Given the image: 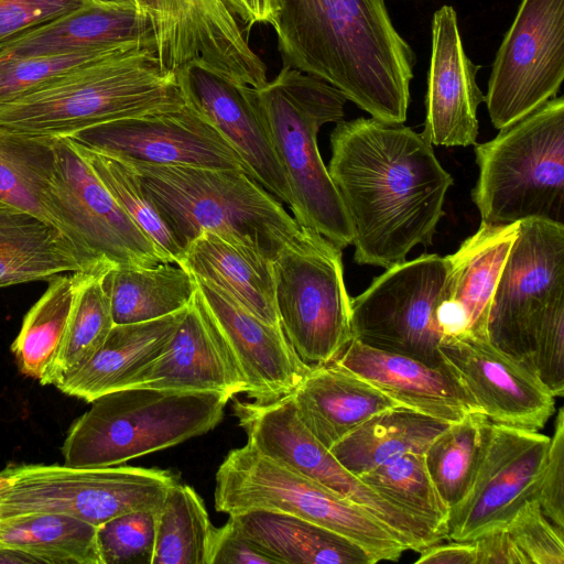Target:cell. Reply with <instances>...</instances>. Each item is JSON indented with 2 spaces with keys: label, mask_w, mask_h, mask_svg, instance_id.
I'll list each match as a JSON object with an SVG mask.
<instances>
[{
  "label": "cell",
  "mask_w": 564,
  "mask_h": 564,
  "mask_svg": "<svg viewBox=\"0 0 564 564\" xmlns=\"http://www.w3.org/2000/svg\"><path fill=\"white\" fill-rule=\"evenodd\" d=\"M327 167L352 229L358 264L390 268L432 243L453 177L410 127L372 117L341 120Z\"/></svg>",
  "instance_id": "6da1fadb"
},
{
  "label": "cell",
  "mask_w": 564,
  "mask_h": 564,
  "mask_svg": "<svg viewBox=\"0 0 564 564\" xmlns=\"http://www.w3.org/2000/svg\"><path fill=\"white\" fill-rule=\"evenodd\" d=\"M282 65L325 80L370 117L403 123L416 55L384 0H280Z\"/></svg>",
  "instance_id": "7a4b0ae2"
},
{
  "label": "cell",
  "mask_w": 564,
  "mask_h": 564,
  "mask_svg": "<svg viewBox=\"0 0 564 564\" xmlns=\"http://www.w3.org/2000/svg\"><path fill=\"white\" fill-rule=\"evenodd\" d=\"M186 104L176 74L160 69L153 48L78 67L0 104V131L66 138L123 118L177 110Z\"/></svg>",
  "instance_id": "3957f363"
},
{
  "label": "cell",
  "mask_w": 564,
  "mask_h": 564,
  "mask_svg": "<svg viewBox=\"0 0 564 564\" xmlns=\"http://www.w3.org/2000/svg\"><path fill=\"white\" fill-rule=\"evenodd\" d=\"M124 163L182 250L210 231L273 261L300 228L282 203L242 171Z\"/></svg>",
  "instance_id": "277c9868"
},
{
  "label": "cell",
  "mask_w": 564,
  "mask_h": 564,
  "mask_svg": "<svg viewBox=\"0 0 564 564\" xmlns=\"http://www.w3.org/2000/svg\"><path fill=\"white\" fill-rule=\"evenodd\" d=\"M252 98L284 170L294 200L293 218L341 249L352 245V229L340 196L321 156L317 134L345 117V95L288 65Z\"/></svg>",
  "instance_id": "5b68a950"
},
{
  "label": "cell",
  "mask_w": 564,
  "mask_h": 564,
  "mask_svg": "<svg viewBox=\"0 0 564 564\" xmlns=\"http://www.w3.org/2000/svg\"><path fill=\"white\" fill-rule=\"evenodd\" d=\"M220 391L132 387L106 393L70 425L62 454L72 467L121 465L206 434L223 420Z\"/></svg>",
  "instance_id": "8992f818"
},
{
  "label": "cell",
  "mask_w": 564,
  "mask_h": 564,
  "mask_svg": "<svg viewBox=\"0 0 564 564\" xmlns=\"http://www.w3.org/2000/svg\"><path fill=\"white\" fill-rule=\"evenodd\" d=\"M479 176L471 192L481 223L525 219L564 224V98L554 97L475 145Z\"/></svg>",
  "instance_id": "52a82bcc"
},
{
  "label": "cell",
  "mask_w": 564,
  "mask_h": 564,
  "mask_svg": "<svg viewBox=\"0 0 564 564\" xmlns=\"http://www.w3.org/2000/svg\"><path fill=\"white\" fill-rule=\"evenodd\" d=\"M214 502L218 512L228 516L265 509L312 521L357 543L377 562L397 561L408 551L371 513L249 443L231 449L218 467Z\"/></svg>",
  "instance_id": "ba28073f"
},
{
  "label": "cell",
  "mask_w": 564,
  "mask_h": 564,
  "mask_svg": "<svg viewBox=\"0 0 564 564\" xmlns=\"http://www.w3.org/2000/svg\"><path fill=\"white\" fill-rule=\"evenodd\" d=\"M272 267L276 312L288 341L310 367L333 362L352 340L343 249L300 226Z\"/></svg>",
  "instance_id": "9c48e42d"
},
{
  "label": "cell",
  "mask_w": 564,
  "mask_h": 564,
  "mask_svg": "<svg viewBox=\"0 0 564 564\" xmlns=\"http://www.w3.org/2000/svg\"><path fill=\"white\" fill-rule=\"evenodd\" d=\"M177 480L158 468L8 464L0 470V513H58L98 527L123 513L159 511Z\"/></svg>",
  "instance_id": "30bf717a"
},
{
  "label": "cell",
  "mask_w": 564,
  "mask_h": 564,
  "mask_svg": "<svg viewBox=\"0 0 564 564\" xmlns=\"http://www.w3.org/2000/svg\"><path fill=\"white\" fill-rule=\"evenodd\" d=\"M447 276V258L435 253L388 268L351 299L352 339L446 367L440 352L444 336L437 313Z\"/></svg>",
  "instance_id": "8fae6325"
},
{
  "label": "cell",
  "mask_w": 564,
  "mask_h": 564,
  "mask_svg": "<svg viewBox=\"0 0 564 564\" xmlns=\"http://www.w3.org/2000/svg\"><path fill=\"white\" fill-rule=\"evenodd\" d=\"M564 79V0H521L496 53L485 102L501 130L556 97Z\"/></svg>",
  "instance_id": "7c38bea8"
},
{
  "label": "cell",
  "mask_w": 564,
  "mask_h": 564,
  "mask_svg": "<svg viewBox=\"0 0 564 564\" xmlns=\"http://www.w3.org/2000/svg\"><path fill=\"white\" fill-rule=\"evenodd\" d=\"M560 300H564V224L519 221L491 302L489 341L530 369L533 332Z\"/></svg>",
  "instance_id": "4fadbf2b"
},
{
  "label": "cell",
  "mask_w": 564,
  "mask_h": 564,
  "mask_svg": "<svg viewBox=\"0 0 564 564\" xmlns=\"http://www.w3.org/2000/svg\"><path fill=\"white\" fill-rule=\"evenodd\" d=\"M148 11L162 72L196 65L256 89L269 80L265 64L224 0H149Z\"/></svg>",
  "instance_id": "5bb4252c"
},
{
  "label": "cell",
  "mask_w": 564,
  "mask_h": 564,
  "mask_svg": "<svg viewBox=\"0 0 564 564\" xmlns=\"http://www.w3.org/2000/svg\"><path fill=\"white\" fill-rule=\"evenodd\" d=\"M66 138L123 162L235 170L250 175L234 148L188 102L177 110L96 124Z\"/></svg>",
  "instance_id": "9a60e30c"
},
{
  "label": "cell",
  "mask_w": 564,
  "mask_h": 564,
  "mask_svg": "<svg viewBox=\"0 0 564 564\" xmlns=\"http://www.w3.org/2000/svg\"><path fill=\"white\" fill-rule=\"evenodd\" d=\"M54 192L83 247L105 268L171 263L140 230L69 138H55Z\"/></svg>",
  "instance_id": "2e32d148"
},
{
  "label": "cell",
  "mask_w": 564,
  "mask_h": 564,
  "mask_svg": "<svg viewBox=\"0 0 564 564\" xmlns=\"http://www.w3.org/2000/svg\"><path fill=\"white\" fill-rule=\"evenodd\" d=\"M549 445L539 431L491 423L473 486L448 512L447 540L470 541L507 524L535 498Z\"/></svg>",
  "instance_id": "e0dca14e"
},
{
  "label": "cell",
  "mask_w": 564,
  "mask_h": 564,
  "mask_svg": "<svg viewBox=\"0 0 564 564\" xmlns=\"http://www.w3.org/2000/svg\"><path fill=\"white\" fill-rule=\"evenodd\" d=\"M440 352L491 423L540 431L553 415L555 397L532 370L497 349L489 339L445 340Z\"/></svg>",
  "instance_id": "ac0fdd59"
},
{
  "label": "cell",
  "mask_w": 564,
  "mask_h": 564,
  "mask_svg": "<svg viewBox=\"0 0 564 564\" xmlns=\"http://www.w3.org/2000/svg\"><path fill=\"white\" fill-rule=\"evenodd\" d=\"M196 281L200 304L234 358L248 397L271 401L292 393L310 366L297 357L282 327L258 318L217 286Z\"/></svg>",
  "instance_id": "d6986e66"
},
{
  "label": "cell",
  "mask_w": 564,
  "mask_h": 564,
  "mask_svg": "<svg viewBox=\"0 0 564 564\" xmlns=\"http://www.w3.org/2000/svg\"><path fill=\"white\" fill-rule=\"evenodd\" d=\"M176 78L185 101L227 140L251 177L293 210L288 177L254 105L252 88L225 80L196 65L184 67Z\"/></svg>",
  "instance_id": "ffe728a7"
},
{
  "label": "cell",
  "mask_w": 564,
  "mask_h": 564,
  "mask_svg": "<svg viewBox=\"0 0 564 564\" xmlns=\"http://www.w3.org/2000/svg\"><path fill=\"white\" fill-rule=\"evenodd\" d=\"M480 66L467 55L452 6L432 18V48L422 135L432 145L468 147L478 137L477 111L485 95L477 84Z\"/></svg>",
  "instance_id": "44dd1931"
},
{
  "label": "cell",
  "mask_w": 564,
  "mask_h": 564,
  "mask_svg": "<svg viewBox=\"0 0 564 564\" xmlns=\"http://www.w3.org/2000/svg\"><path fill=\"white\" fill-rule=\"evenodd\" d=\"M519 223L495 226L481 223L457 251L446 256L448 276L445 297L438 307L444 340L488 338V318L497 283Z\"/></svg>",
  "instance_id": "7402d4cb"
},
{
  "label": "cell",
  "mask_w": 564,
  "mask_h": 564,
  "mask_svg": "<svg viewBox=\"0 0 564 564\" xmlns=\"http://www.w3.org/2000/svg\"><path fill=\"white\" fill-rule=\"evenodd\" d=\"M334 362L361 377L401 406L434 419L452 424L469 413L479 412L447 367H433L356 339Z\"/></svg>",
  "instance_id": "603a6c76"
},
{
  "label": "cell",
  "mask_w": 564,
  "mask_h": 564,
  "mask_svg": "<svg viewBox=\"0 0 564 564\" xmlns=\"http://www.w3.org/2000/svg\"><path fill=\"white\" fill-rule=\"evenodd\" d=\"M111 46L155 50L145 6L129 0H85L80 7L9 41L0 48V59Z\"/></svg>",
  "instance_id": "cb8c5ba5"
},
{
  "label": "cell",
  "mask_w": 564,
  "mask_h": 564,
  "mask_svg": "<svg viewBox=\"0 0 564 564\" xmlns=\"http://www.w3.org/2000/svg\"><path fill=\"white\" fill-rule=\"evenodd\" d=\"M132 387L220 391L232 398L246 393L242 376L207 317L197 291L164 352L127 388Z\"/></svg>",
  "instance_id": "d4e9b609"
},
{
  "label": "cell",
  "mask_w": 564,
  "mask_h": 564,
  "mask_svg": "<svg viewBox=\"0 0 564 564\" xmlns=\"http://www.w3.org/2000/svg\"><path fill=\"white\" fill-rule=\"evenodd\" d=\"M291 394L302 423L328 449L375 414L401 406L334 361L310 367Z\"/></svg>",
  "instance_id": "484cf974"
},
{
  "label": "cell",
  "mask_w": 564,
  "mask_h": 564,
  "mask_svg": "<svg viewBox=\"0 0 564 564\" xmlns=\"http://www.w3.org/2000/svg\"><path fill=\"white\" fill-rule=\"evenodd\" d=\"M107 271L58 228L0 202V288L48 281L67 272Z\"/></svg>",
  "instance_id": "4316f807"
},
{
  "label": "cell",
  "mask_w": 564,
  "mask_h": 564,
  "mask_svg": "<svg viewBox=\"0 0 564 564\" xmlns=\"http://www.w3.org/2000/svg\"><path fill=\"white\" fill-rule=\"evenodd\" d=\"M187 307L153 321L113 325L91 359L55 387L64 394L89 403L127 388L141 370L164 352Z\"/></svg>",
  "instance_id": "83f0119b"
},
{
  "label": "cell",
  "mask_w": 564,
  "mask_h": 564,
  "mask_svg": "<svg viewBox=\"0 0 564 564\" xmlns=\"http://www.w3.org/2000/svg\"><path fill=\"white\" fill-rule=\"evenodd\" d=\"M271 260L254 249L205 231L183 250L180 267L217 286L263 322L281 326Z\"/></svg>",
  "instance_id": "f1b7e54d"
},
{
  "label": "cell",
  "mask_w": 564,
  "mask_h": 564,
  "mask_svg": "<svg viewBox=\"0 0 564 564\" xmlns=\"http://www.w3.org/2000/svg\"><path fill=\"white\" fill-rule=\"evenodd\" d=\"M240 532L275 564H373L351 540L312 521L265 509L231 514Z\"/></svg>",
  "instance_id": "f546056e"
},
{
  "label": "cell",
  "mask_w": 564,
  "mask_h": 564,
  "mask_svg": "<svg viewBox=\"0 0 564 564\" xmlns=\"http://www.w3.org/2000/svg\"><path fill=\"white\" fill-rule=\"evenodd\" d=\"M54 139L0 131V202L58 228L80 251L104 268L82 246L55 195Z\"/></svg>",
  "instance_id": "4dcf8cb0"
},
{
  "label": "cell",
  "mask_w": 564,
  "mask_h": 564,
  "mask_svg": "<svg viewBox=\"0 0 564 564\" xmlns=\"http://www.w3.org/2000/svg\"><path fill=\"white\" fill-rule=\"evenodd\" d=\"M451 423L397 406L381 411L334 444L329 452L357 477L408 453L425 454Z\"/></svg>",
  "instance_id": "1f68e13d"
},
{
  "label": "cell",
  "mask_w": 564,
  "mask_h": 564,
  "mask_svg": "<svg viewBox=\"0 0 564 564\" xmlns=\"http://www.w3.org/2000/svg\"><path fill=\"white\" fill-rule=\"evenodd\" d=\"M115 325L158 319L186 308L197 291L184 268L160 263L152 268H111L101 274Z\"/></svg>",
  "instance_id": "d6a6232c"
},
{
  "label": "cell",
  "mask_w": 564,
  "mask_h": 564,
  "mask_svg": "<svg viewBox=\"0 0 564 564\" xmlns=\"http://www.w3.org/2000/svg\"><path fill=\"white\" fill-rule=\"evenodd\" d=\"M87 273L67 272L48 280L46 291L24 315L11 345L20 371L41 384H46Z\"/></svg>",
  "instance_id": "836d02e7"
},
{
  "label": "cell",
  "mask_w": 564,
  "mask_h": 564,
  "mask_svg": "<svg viewBox=\"0 0 564 564\" xmlns=\"http://www.w3.org/2000/svg\"><path fill=\"white\" fill-rule=\"evenodd\" d=\"M0 546L31 554L43 564H101L97 527L58 513H23L0 520Z\"/></svg>",
  "instance_id": "e575fe53"
},
{
  "label": "cell",
  "mask_w": 564,
  "mask_h": 564,
  "mask_svg": "<svg viewBox=\"0 0 564 564\" xmlns=\"http://www.w3.org/2000/svg\"><path fill=\"white\" fill-rule=\"evenodd\" d=\"M491 422L474 412L452 423L424 454L429 474L448 510L470 490L489 437Z\"/></svg>",
  "instance_id": "d590c367"
},
{
  "label": "cell",
  "mask_w": 564,
  "mask_h": 564,
  "mask_svg": "<svg viewBox=\"0 0 564 564\" xmlns=\"http://www.w3.org/2000/svg\"><path fill=\"white\" fill-rule=\"evenodd\" d=\"M214 529L198 494L175 481L158 511L152 564H207Z\"/></svg>",
  "instance_id": "8d00e7d4"
},
{
  "label": "cell",
  "mask_w": 564,
  "mask_h": 564,
  "mask_svg": "<svg viewBox=\"0 0 564 564\" xmlns=\"http://www.w3.org/2000/svg\"><path fill=\"white\" fill-rule=\"evenodd\" d=\"M102 273L86 274L46 384L56 386L86 365L115 325L110 300L101 282Z\"/></svg>",
  "instance_id": "74e56055"
},
{
  "label": "cell",
  "mask_w": 564,
  "mask_h": 564,
  "mask_svg": "<svg viewBox=\"0 0 564 564\" xmlns=\"http://www.w3.org/2000/svg\"><path fill=\"white\" fill-rule=\"evenodd\" d=\"M75 144L127 215L171 263L178 265L183 250L173 239L155 205L143 189L135 171L118 159L95 152L76 142Z\"/></svg>",
  "instance_id": "f35d334b"
},
{
  "label": "cell",
  "mask_w": 564,
  "mask_h": 564,
  "mask_svg": "<svg viewBox=\"0 0 564 564\" xmlns=\"http://www.w3.org/2000/svg\"><path fill=\"white\" fill-rule=\"evenodd\" d=\"M359 478L384 498L432 522L446 533L449 510L429 474L424 454L408 453L362 474Z\"/></svg>",
  "instance_id": "ab89813d"
},
{
  "label": "cell",
  "mask_w": 564,
  "mask_h": 564,
  "mask_svg": "<svg viewBox=\"0 0 564 564\" xmlns=\"http://www.w3.org/2000/svg\"><path fill=\"white\" fill-rule=\"evenodd\" d=\"M140 48L152 47H97L58 54L0 59V104L25 95L78 67Z\"/></svg>",
  "instance_id": "60d3db41"
},
{
  "label": "cell",
  "mask_w": 564,
  "mask_h": 564,
  "mask_svg": "<svg viewBox=\"0 0 564 564\" xmlns=\"http://www.w3.org/2000/svg\"><path fill=\"white\" fill-rule=\"evenodd\" d=\"M158 511L138 510L97 527L101 564H152Z\"/></svg>",
  "instance_id": "b9f144b4"
},
{
  "label": "cell",
  "mask_w": 564,
  "mask_h": 564,
  "mask_svg": "<svg viewBox=\"0 0 564 564\" xmlns=\"http://www.w3.org/2000/svg\"><path fill=\"white\" fill-rule=\"evenodd\" d=\"M506 525L525 564L564 563V531L544 516L536 498L525 501Z\"/></svg>",
  "instance_id": "7bdbcfd3"
},
{
  "label": "cell",
  "mask_w": 564,
  "mask_h": 564,
  "mask_svg": "<svg viewBox=\"0 0 564 564\" xmlns=\"http://www.w3.org/2000/svg\"><path fill=\"white\" fill-rule=\"evenodd\" d=\"M529 366L554 397H563L564 300L551 305L534 329Z\"/></svg>",
  "instance_id": "ee69618b"
},
{
  "label": "cell",
  "mask_w": 564,
  "mask_h": 564,
  "mask_svg": "<svg viewBox=\"0 0 564 564\" xmlns=\"http://www.w3.org/2000/svg\"><path fill=\"white\" fill-rule=\"evenodd\" d=\"M544 516L564 531V409L561 406L555 419L553 436L546 462L540 478L536 496Z\"/></svg>",
  "instance_id": "f6af8a7d"
},
{
  "label": "cell",
  "mask_w": 564,
  "mask_h": 564,
  "mask_svg": "<svg viewBox=\"0 0 564 564\" xmlns=\"http://www.w3.org/2000/svg\"><path fill=\"white\" fill-rule=\"evenodd\" d=\"M85 0H0V48L9 41L78 7Z\"/></svg>",
  "instance_id": "bcb514c9"
},
{
  "label": "cell",
  "mask_w": 564,
  "mask_h": 564,
  "mask_svg": "<svg viewBox=\"0 0 564 564\" xmlns=\"http://www.w3.org/2000/svg\"><path fill=\"white\" fill-rule=\"evenodd\" d=\"M207 564H275V562L256 549L229 518L226 524L214 529Z\"/></svg>",
  "instance_id": "7dc6e473"
},
{
  "label": "cell",
  "mask_w": 564,
  "mask_h": 564,
  "mask_svg": "<svg viewBox=\"0 0 564 564\" xmlns=\"http://www.w3.org/2000/svg\"><path fill=\"white\" fill-rule=\"evenodd\" d=\"M470 541L475 546L476 564H525L506 524L492 528Z\"/></svg>",
  "instance_id": "c3c4849f"
},
{
  "label": "cell",
  "mask_w": 564,
  "mask_h": 564,
  "mask_svg": "<svg viewBox=\"0 0 564 564\" xmlns=\"http://www.w3.org/2000/svg\"><path fill=\"white\" fill-rule=\"evenodd\" d=\"M224 2L241 25H245L243 31L247 35L257 24L270 25L273 30L278 25L280 0H224Z\"/></svg>",
  "instance_id": "681fc988"
},
{
  "label": "cell",
  "mask_w": 564,
  "mask_h": 564,
  "mask_svg": "<svg viewBox=\"0 0 564 564\" xmlns=\"http://www.w3.org/2000/svg\"><path fill=\"white\" fill-rule=\"evenodd\" d=\"M420 553L416 564H476L473 541L438 542L425 547Z\"/></svg>",
  "instance_id": "f907efd6"
},
{
  "label": "cell",
  "mask_w": 564,
  "mask_h": 564,
  "mask_svg": "<svg viewBox=\"0 0 564 564\" xmlns=\"http://www.w3.org/2000/svg\"><path fill=\"white\" fill-rule=\"evenodd\" d=\"M42 563L37 557L19 550L0 546V564ZM43 564V563H42Z\"/></svg>",
  "instance_id": "816d5d0a"
},
{
  "label": "cell",
  "mask_w": 564,
  "mask_h": 564,
  "mask_svg": "<svg viewBox=\"0 0 564 564\" xmlns=\"http://www.w3.org/2000/svg\"><path fill=\"white\" fill-rule=\"evenodd\" d=\"M129 1H132V2H135V3L143 4V6H145V7H147V9H148V1H149V0H129ZM148 12H149V11H148Z\"/></svg>",
  "instance_id": "f5cc1de1"
},
{
  "label": "cell",
  "mask_w": 564,
  "mask_h": 564,
  "mask_svg": "<svg viewBox=\"0 0 564 564\" xmlns=\"http://www.w3.org/2000/svg\"><path fill=\"white\" fill-rule=\"evenodd\" d=\"M1 519H2V517H1V513H0V520H1Z\"/></svg>",
  "instance_id": "db71d44e"
}]
</instances>
